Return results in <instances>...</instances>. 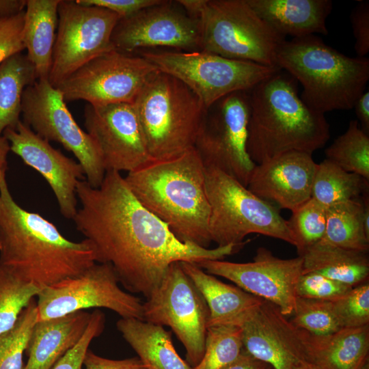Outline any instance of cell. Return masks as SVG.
<instances>
[{
    "mask_svg": "<svg viewBox=\"0 0 369 369\" xmlns=\"http://www.w3.org/2000/svg\"><path fill=\"white\" fill-rule=\"evenodd\" d=\"M109 264L95 262L80 274L40 290L36 300L38 320L89 308H105L122 318L144 320L143 302L122 290Z\"/></svg>",
    "mask_w": 369,
    "mask_h": 369,
    "instance_id": "8fae6325",
    "label": "cell"
},
{
    "mask_svg": "<svg viewBox=\"0 0 369 369\" xmlns=\"http://www.w3.org/2000/svg\"><path fill=\"white\" fill-rule=\"evenodd\" d=\"M90 315L85 310L38 320L29 338L23 369H51L81 339Z\"/></svg>",
    "mask_w": 369,
    "mask_h": 369,
    "instance_id": "603a6c76",
    "label": "cell"
},
{
    "mask_svg": "<svg viewBox=\"0 0 369 369\" xmlns=\"http://www.w3.org/2000/svg\"><path fill=\"white\" fill-rule=\"evenodd\" d=\"M79 3L102 8L118 14L121 18L128 17L141 10L155 5L161 0H77Z\"/></svg>",
    "mask_w": 369,
    "mask_h": 369,
    "instance_id": "7bdbcfd3",
    "label": "cell"
},
{
    "mask_svg": "<svg viewBox=\"0 0 369 369\" xmlns=\"http://www.w3.org/2000/svg\"><path fill=\"white\" fill-rule=\"evenodd\" d=\"M196 264L206 273L224 277L248 293L269 301L284 316L292 314L297 298V284L303 273L301 256L282 259L261 247L252 262L206 260Z\"/></svg>",
    "mask_w": 369,
    "mask_h": 369,
    "instance_id": "2e32d148",
    "label": "cell"
},
{
    "mask_svg": "<svg viewBox=\"0 0 369 369\" xmlns=\"http://www.w3.org/2000/svg\"><path fill=\"white\" fill-rule=\"evenodd\" d=\"M299 256L303 258V273H318L353 287L368 282V252L346 249L320 240Z\"/></svg>",
    "mask_w": 369,
    "mask_h": 369,
    "instance_id": "83f0119b",
    "label": "cell"
},
{
    "mask_svg": "<svg viewBox=\"0 0 369 369\" xmlns=\"http://www.w3.org/2000/svg\"><path fill=\"white\" fill-rule=\"evenodd\" d=\"M369 180L361 176L346 172L328 159L317 163L312 198L325 208L360 198L368 192Z\"/></svg>",
    "mask_w": 369,
    "mask_h": 369,
    "instance_id": "4dcf8cb0",
    "label": "cell"
},
{
    "mask_svg": "<svg viewBox=\"0 0 369 369\" xmlns=\"http://www.w3.org/2000/svg\"><path fill=\"white\" fill-rule=\"evenodd\" d=\"M369 325L323 336L308 333L307 362L316 369H367Z\"/></svg>",
    "mask_w": 369,
    "mask_h": 369,
    "instance_id": "d4e9b609",
    "label": "cell"
},
{
    "mask_svg": "<svg viewBox=\"0 0 369 369\" xmlns=\"http://www.w3.org/2000/svg\"><path fill=\"white\" fill-rule=\"evenodd\" d=\"M290 322L297 328L317 336L334 333L342 326L333 301L297 298Z\"/></svg>",
    "mask_w": 369,
    "mask_h": 369,
    "instance_id": "e575fe53",
    "label": "cell"
},
{
    "mask_svg": "<svg viewBox=\"0 0 369 369\" xmlns=\"http://www.w3.org/2000/svg\"><path fill=\"white\" fill-rule=\"evenodd\" d=\"M37 321L34 299L23 310L15 325L0 335V369H23V355Z\"/></svg>",
    "mask_w": 369,
    "mask_h": 369,
    "instance_id": "d590c367",
    "label": "cell"
},
{
    "mask_svg": "<svg viewBox=\"0 0 369 369\" xmlns=\"http://www.w3.org/2000/svg\"><path fill=\"white\" fill-rule=\"evenodd\" d=\"M36 76L27 55H13L0 64V135L20 120L23 94Z\"/></svg>",
    "mask_w": 369,
    "mask_h": 369,
    "instance_id": "f1b7e54d",
    "label": "cell"
},
{
    "mask_svg": "<svg viewBox=\"0 0 369 369\" xmlns=\"http://www.w3.org/2000/svg\"><path fill=\"white\" fill-rule=\"evenodd\" d=\"M96 262L89 243L70 241L38 213L14 199L5 180L0 187V264L40 290L77 275Z\"/></svg>",
    "mask_w": 369,
    "mask_h": 369,
    "instance_id": "7a4b0ae2",
    "label": "cell"
},
{
    "mask_svg": "<svg viewBox=\"0 0 369 369\" xmlns=\"http://www.w3.org/2000/svg\"><path fill=\"white\" fill-rule=\"evenodd\" d=\"M3 136L10 151L47 182L63 217L72 219L78 209L77 184L85 178L80 163L53 148L22 120L15 127L6 128Z\"/></svg>",
    "mask_w": 369,
    "mask_h": 369,
    "instance_id": "ffe728a7",
    "label": "cell"
},
{
    "mask_svg": "<svg viewBox=\"0 0 369 369\" xmlns=\"http://www.w3.org/2000/svg\"><path fill=\"white\" fill-rule=\"evenodd\" d=\"M316 166L311 153L285 152L256 164L247 188L260 199L293 212L312 197Z\"/></svg>",
    "mask_w": 369,
    "mask_h": 369,
    "instance_id": "44dd1931",
    "label": "cell"
},
{
    "mask_svg": "<svg viewBox=\"0 0 369 369\" xmlns=\"http://www.w3.org/2000/svg\"><path fill=\"white\" fill-rule=\"evenodd\" d=\"M143 317L148 323L171 328L185 348L186 361L191 368L200 361L209 310L180 262L169 266L160 285L143 303Z\"/></svg>",
    "mask_w": 369,
    "mask_h": 369,
    "instance_id": "7c38bea8",
    "label": "cell"
},
{
    "mask_svg": "<svg viewBox=\"0 0 369 369\" xmlns=\"http://www.w3.org/2000/svg\"><path fill=\"white\" fill-rule=\"evenodd\" d=\"M105 325V316L98 310L91 312L87 328L79 342L51 369H83L84 357L92 341L100 336Z\"/></svg>",
    "mask_w": 369,
    "mask_h": 369,
    "instance_id": "ab89813d",
    "label": "cell"
},
{
    "mask_svg": "<svg viewBox=\"0 0 369 369\" xmlns=\"http://www.w3.org/2000/svg\"><path fill=\"white\" fill-rule=\"evenodd\" d=\"M223 369H273V368L256 359L243 348L238 357Z\"/></svg>",
    "mask_w": 369,
    "mask_h": 369,
    "instance_id": "f6af8a7d",
    "label": "cell"
},
{
    "mask_svg": "<svg viewBox=\"0 0 369 369\" xmlns=\"http://www.w3.org/2000/svg\"><path fill=\"white\" fill-rule=\"evenodd\" d=\"M158 70L142 56L115 49L90 61L56 87L66 102L82 100L94 107L133 104Z\"/></svg>",
    "mask_w": 369,
    "mask_h": 369,
    "instance_id": "5bb4252c",
    "label": "cell"
},
{
    "mask_svg": "<svg viewBox=\"0 0 369 369\" xmlns=\"http://www.w3.org/2000/svg\"><path fill=\"white\" fill-rule=\"evenodd\" d=\"M25 5L26 0H0V20L18 14Z\"/></svg>",
    "mask_w": 369,
    "mask_h": 369,
    "instance_id": "7dc6e473",
    "label": "cell"
},
{
    "mask_svg": "<svg viewBox=\"0 0 369 369\" xmlns=\"http://www.w3.org/2000/svg\"><path fill=\"white\" fill-rule=\"evenodd\" d=\"M206 167L193 147L178 155L152 159L124 179L138 201L182 242L208 248L210 205Z\"/></svg>",
    "mask_w": 369,
    "mask_h": 369,
    "instance_id": "3957f363",
    "label": "cell"
},
{
    "mask_svg": "<svg viewBox=\"0 0 369 369\" xmlns=\"http://www.w3.org/2000/svg\"><path fill=\"white\" fill-rule=\"evenodd\" d=\"M236 326L241 329L243 348L273 369L308 363V332L296 327L269 301L263 300Z\"/></svg>",
    "mask_w": 369,
    "mask_h": 369,
    "instance_id": "d6986e66",
    "label": "cell"
},
{
    "mask_svg": "<svg viewBox=\"0 0 369 369\" xmlns=\"http://www.w3.org/2000/svg\"><path fill=\"white\" fill-rule=\"evenodd\" d=\"M205 179L211 242L218 246H242L246 243L243 241L246 236L256 233L295 247L287 220L277 207L216 167H206Z\"/></svg>",
    "mask_w": 369,
    "mask_h": 369,
    "instance_id": "ba28073f",
    "label": "cell"
},
{
    "mask_svg": "<svg viewBox=\"0 0 369 369\" xmlns=\"http://www.w3.org/2000/svg\"><path fill=\"white\" fill-rule=\"evenodd\" d=\"M180 264L207 304L208 327L219 325L236 326L245 315L263 301L238 286L221 282L196 263L180 262Z\"/></svg>",
    "mask_w": 369,
    "mask_h": 369,
    "instance_id": "cb8c5ba5",
    "label": "cell"
},
{
    "mask_svg": "<svg viewBox=\"0 0 369 369\" xmlns=\"http://www.w3.org/2000/svg\"><path fill=\"white\" fill-rule=\"evenodd\" d=\"M133 105L152 159L194 147L207 113L186 85L160 70L148 79Z\"/></svg>",
    "mask_w": 369,
    "mask_h": 369,
    "instance_id": "8992f818",
    "label": "cell"
},
{
    "mask_svg": "<svg viewBox=\"0 0 369 369\" xmlns=\"http://www.w3.org/2000/svg\"><path fill=\"white\" fill-rule=\"evenodd\" d=\"M293 369H316V368L313 367L311 364L306 362H303L299 364L298 366L295 367Z\"/></svg>",
    "mask_w": 369,
    "mask_h": 369,
    "instance_id": "681fc988",
    "label": "cell"
},
{
    "mask_svg": "<svg viewBox=\"0 0 369 369\" xmlns=\"http://www.w3.org/2000/svg\"><path fill=\"white\" fill-rule=\"evenodd\" d=\"M84 369H148L138 357L111 359L96 355L90 349L83 360Z\"/></svg>",
    "mask_w": 369,
    "mask_h": 369,
    "instance_id": "ee69618b",
    "label": "cell"
},
{
    "mask_svg": "<svg viewBox=\"0 0 369 369\" xmlns=\"http://www.w3.org/2000/svg\"><path fill=\"white\" fill-rule=\"evenodd\" d=\"M353 108L360 128L369 135V92L365 90L355 100Z\"/></svg>",
    "mask_w": 369,
    "mask_h": 369,
    "instance_id": "bcb514c9",
    "label": "cell"
},
{
    "mask_svg": "<svg viewBox=\"0 0 369 369\" xmlns=\"http://www.w3.org/2000/svg\"><path fill=\"white\" fill-rule=\"evenodd\" d=\"M275 64L301 83L302 100L324 114L353 109L369 81L367 57L347 56L316 35L286 40Z\"/></svg>",
    "mask_w": 369,
    "mask_h": 369,
    "instance_id": "5b68a950",
    "label": "cell"
},
{
    "mask_svg": "<svg viewBox=\"0 0 369 369\" xmlns=\"http://www.w3.org/2000/svg\"><path fill=\"white\" fill-rule=\"evenodd\" d=\"M353 286L315 273H302L296 287L298 297L335 301Z\"/></svg>",
    "mask_w": 369,
    "mask_h": 369,
    "instance_id": "f35d334b",
    "label": "cell"
},
{
    "mask_svg": "<svg viewBox=\"0 0 369 369\" xmlns=\"http://www.w3.org/2000/svg\"><path fill=\"white\" fill-rule=\"evenodd\" d=\"M298 254L322 240L326 230V208L310 198L292 212L287 221Z\"/></svg>",
    "mask_w": 369,
    "mask_h": 369,
    "instance_id": "8d00e7d4",
    "label": "cell"
},
{
    "mask_svg": "<svg viewBox=\"0 0 369 369\" xmlns=\"http://www.w3.org/2000/svg\"><path fill=\"white\" fill-rule=\"evenodd\" d=\"M116 327L148 369H192L176 352L163 327L137 318L119 319Z\"/></svg>",
    "mask_w": 369,
    "mask_h": 369,
    "instance_id": "4316f807",
    "label": "cell"
},
{
    "mask_svg": "<svg viewBox=\"0 0 369 369\" xmlns=\"http://www.w3.org/2000/svg\"><path fill=\"white\" fill-rule=\"evenodd\" d=\"M10 151V145L8 140L3 135H0V187L1 183L6 180L8 155Z\"/></svg>",
    "mask_w": 369,
    "mask_h": 369,
    "instance_id": "c3c4849f",
    "label": "cell"
},
{
    "mask_svg": "<svg viewBox=\"0 0 369 369\" xmlns=\"http://www.w3.org/2000/svg\"><path fill=\"white\" fill-rule=\"evenodd\" d=\"M243 348L240 327L229 325L208 327L204 355L192 369H223L238 357Z\"/></svg>",
    "mask_w": 369,
    "mask_h": 369,
    "instance_id": "836d02e7",
    "label": "cell"
},
{
    "mask_svg": "<svg viewBox=\"0 0 369 369\" xmlns=\"http://www.w3.org/2000/svg\"><path fill=\"white\" fill-rule=\"evenodd\" d=\"M60 0H26L23 42L37 79L50 74Z\"/></svg>",
    "mask_w": 369,
    "mask_h": 369,
    "instance_id": "484cf974",
    "label": "cell"
},
{
    "mask_svg": "<svg viewBox=\"0 0 369 369\" xmlns=\"http://www.w3.org/2000/svg\"><path fill=\"white\" fill-rule=\"evenodd\" d=\"M367 369H368V368H367Z\"/></svg>",
    "mask_w": 369,
    "mask_h": 369,
    "instance_id": "f907efd6",
    "label": "cell"
},
{
    "mask_svg": "<svg viewBox=\"0 0 369 369\" xmlns=\"http://www.w3.org/2000/svg\"><path fill=\"white\" fill-rule=\"evenodd\" d=\"M40 289L0 264V335L10 330Z\"/></svg>",
    "mask_w": 369,
    "mask_h": 369,
    "instance_id": "d6a6232c",
    "label": "cell"
},
{
    "mask_svg": "<svg viewBox=\"0 0 369 369\" xmlns=\"http://www.w3.org/2000/svg\"><path fill=\"white\" fill-rule=\"evenodd\" d=\"M273 30L284 37L327 36L326 20L333 9L330 0H247Z\"/></svg>",
    "mask_w": 369,
    "mask_h": 369,
    "instance_id": "7402d4cb",
    "label": "cell"
},
{
    "mask_svg": "<svg viewBox=\"0 0 369 369\" xmlns=\"http://www.w3.org/2000/svg\"><path fill=\"white\" fill-rule=\"evenodd\" d=\"M197 20L201 50L228 59L277 67L275 55L286 40L247 0H179Z\"/></svg>",
    "mask_w": 369,
    "mask_h": 369,
    "instance_id": "52a82bcc",
    "label": "cell"
},
{
    "mask_svg": "<svg viewBox=\"0 0 369 369\" xmlns=\"http://www.w3.org/2000/svg\"><path fill=\"white\" fill-rule=\"evenodd\" d=\"M120 18L102 8L83 5L77 0H60L49 77L52 85L57 87L90 61L115 50L111 37Z\"/></svg>",
    "mask_w": 369,
    "mask_h": 369,
    "instance_id": "4fadbf2b",
    "label": "cell"
},
{
    "mask_svg": "<svg viewBox=\"0 0 369 369\" xmlns=\"http://www.w3.org/2000/svg\"><path fill=\"white\" fill-rule=\"evenodd\" d=\"M325 154L326 159L346 172L369 180V135L357 120L350 121L346 131L326 148Z\"/></svg>",
    "mask_w": 369,
    "mask_h": 369,
    "instance_id": "1f68e13d",
    "label": "cell"
},
{
    "mask_svg": "<svg viewBox=\"0 0 369 369\" xmlns=\"http://www.w3.org/2000/svg\"><path fill=\"white\" fill-rule=\"evenodd\" d=\"M333 302L342 328L369 325L368 282L353 287Z\"/></svg>",
    "mask_w": 369,
    "mask_h": 369,
    "instance_id": "74e56055",
    "label": "cell"
},
{
    "mask_svg": "<svg viewBox=\"0 0 369 369\" xmlns=\"http://www.w3.org/2000/svg\"><path fill=\"white\" fill-rule=\"evenodd\" d=\"M322 240L346 249L368 252L369 234L364 226L362 196L326 208V230Z\"/></svg>",
    "mask_w": 369,
    "mask_h": 369,
    "instance_id": "f546056e",
    "label": "cell"
},
{
    "mask_svg": "<svg viewBox=\"0 0 369 369\" xmlns=\"http://www.w3.org/2000/svg\"><path fill=\"white\" fill-rule=\"evenodd\" d=\"M84 124L100 152L106 172L128 173L151 159L133 104L87 105Z\"/></svg>",
    "mask_w": 369,
    "mask_h": 369,
    "instance_id": "e0dca14e",
    "label": "cell"
},
{
    "mask_svg": "<svg viewBox=\"0 0 369 369\" xmlns=\"http://www.w3.org/2000/svg\"><path fill=\"white\" fill-rule=\"evenodd\" d=\"M298 84L279 69L249 91L247 151L256 165L288 152L312 154L329 139L325 114L302 100Z\"/></svg>",
    "mask_w": 369,
    "mask_h": 369,
    "instance_id": "277c9868",
    "label": "cell"
},
{
    "mask_svg": "<svg viewBox=\"0 0 369 369\" xmlns=\"http://www.w3.org/2000/svg\"><path fill=\"white\" fill-rule=\"evenodd\" d=\"M249 91L232 93L206 115L194 148L205 167H216L247 187L256 164L247 151Z\"/></svg>",
    "mask_w": 369,
    "mask_h": 369,
    "instance_id": "9a60e30c",
    "label": "cell"
},
{
    "mask_svg": "<svg viewBox=\"0 0 369 369\" xmlns=\"http://www.w3.org/2000/svg\"><path fill=\"white\" fill-rule=\"evenodd\" d=\"M141 56L159 70L186 85L208 110L222 98L249 92L279 68L236 60L204 51H146Z\"/></svg>",
    "mask_w": 369,
    "mask_h": 369,
    "instance_id": "9c48e42d",
    "label": "cell"
},
{
    "mask_svg": "<svg viewBox=\"0 0 369 369\" xmlns=\"http://www.w3.org/2000/svg\"><path fill=\"white\" fill-rule=\"evenodd\" d=\"M161 1L126 18H120L112 33L114 48L130 53L141 48H200L197 20Z\"/></svg>",
    "mask_w": 369,
    "mask_h": 369,
    "instance_id": "ac0fdd59",
    "label": "cell"
},
{
    "mask_svg": "<svg viewBox=\"0 0 369 369\" xmlns=\"http://www.w3.org/2000/svg\"><path fill=\"white\" fill-rule=\"evenodd\" d=\"M350 18L357 56L366 57L369 53V1H359L353 9Z\"/></svg>",
    "mask_w": 369,
    "mask_h": 369,
    "instance_id": "b9f144b4",
    "label": "cell"
},
{
    "mask_svg": "<svg viewBox=\"0 0 369 369\" xmlns=\"http://www.w3.org/2000/svg\"><path fill=\"white\" fill-rule=\"evenodd\" d=\"M25 10L0 20V64L9 57L25 50L23 42Z\"/></svg>",
    "mask_w": 369,
    "mask_h": 369,
    "instance_id": "60d3db41",
    "label": "cell"
},
{
    "mask_svg": "<svg viewBox=\"0 0 369 369\" xmlns=\"http://www.w3.org/2000/svg\"><path fill=\"white\" fill-rule=\"evenodd\" d=\"M21 115L22 121L37 135L62 144L74 154L92 187L100 186L107 172L100 152L74 120L59 90L48 79H36L26 87Z\"/></svg>",
    "mask_w": 369,
    "mask_h": 369,
    "instance_id": "30bf717a",
    "label": "cell"
},
{
    "mask_svg": "<svg viewBox=\"0 0 369 369\" xmlns=\"http://www.w3.org/2000/svg\"><path fill=\"white\" fill-rule=\"evenodd\" d=\"M77 195L80 207L72 220L92 248L96 262L109 264L126 290L146 299L172 263L223 260L241 248L209 249L182 242L138 201L118 172H107L98 188L80 180Z\"/></svg>",
    "mask_w": 369,
    "mask_h": 369,
    "instance_id": "6da1fadb",
    "label": "cell"
}]
</instances>
